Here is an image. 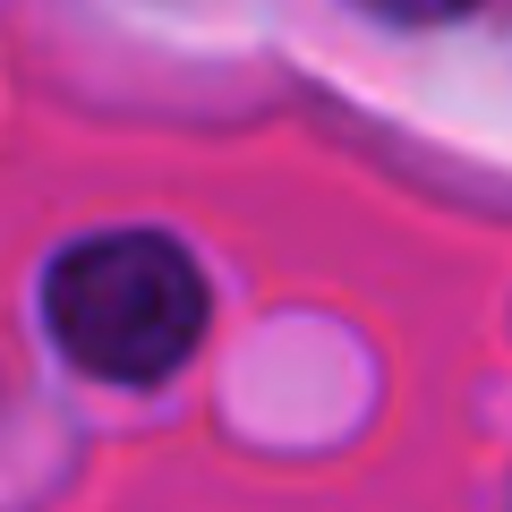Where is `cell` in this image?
I'll return each instance as SVG.
<instances>
[{
    "instance_id": "cell-1",
    "label": "cell",
    "mask_w": 512,
    "mask_h": 512,
    "mask_svg": "<svg viewBox=\"0 0 512 512\" xmlns=\"http://www.w3.org/2000/svg\"><path fill=\"white\" fill-rule=\"evenodd\" d=\"M205 274L171 231H94L52 256L43 325L60 359L103 384H163L205 342Z\"/></svg>"
},
{
    "instance_id": "cell-2",
    "label": "cell",
    "mask_w": 512,
    "mask_h": 512,
    "mask_svg": "<svg viewBox=\"0 0 512 512\" xmlns=\"http://www.w3.org/2000/svg\"><path fill=\"white\" fill-rule=\"evenodd\" d=\"M367 9H384V18H410V26H427V18H461L470 0H367Z\"/></svg>"
}]
</instances>
